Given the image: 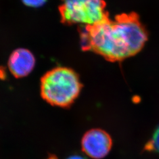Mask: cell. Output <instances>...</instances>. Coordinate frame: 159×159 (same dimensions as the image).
Instances as JSON below:
<instances>
[{"label":"cell","instance_id":"cell-7","mask_svg":"<svg viewBox=\"0 0 159 159\" xmlns=\"http://www.w3.org/2000/svg\"><path fill=\"white\" fill-rule=\"evenodd\" d=\"M23 4L27 7L37 8L43 6L47 0H21Z\"/></svg>","mask_w":159,"mask_h":159},{"label":"cell","instance_id":"cell-2","mask_svg":"<svg viewBox=\"0 0 159 159\" xmlns=\"http://www.w3.org/2000/svg\"><path fill=\"white\" fill-rule=\"evenodd\" d=\"M82 85L79 77L73 70L54 68L47 73L41 81L43 98L52 105L67 107L79 96Z\"/></svg>","mask_w":159,"mask_h":159},{"label":"cell","instance_id":"cell-1","mask_svg":"<svg viewBox=\"0 0 159 159\" xmlns=\"http://www.w3.org/2000/svg\"><path fill=\"white\" fill-rule=\"evenodd\" d=\"M81 48L110 61H120L137 54L148 34L135 13L122 14L93 25H80Z\"/></svg>","mask_w":159,"mask_h":159},{"label":"cell","instance_id":"cell-4","mask_svg":"<svg viewBox=\"0 0 159 159\" xmlns=\"http://www.w3.org/2000/svg\"><path fill=\"white\" fill-rule=\"evenodd\" d=\"M112 144V139L108 133L98 129L88 131L81 141L83 152L94 159L105 157L110 152Z\"/></svg>","mask_w":159,"mask_h":159},{"label":"cell","instance_id":"cell-8","mask_svg":"<svg viewBox=\"0 0 159 159\" xmlns=\"http://www.w3.org/2000/svg\"><path fill=\"white\" fill-rule=\"evenodd\" d=\"M67 159H85L84 157L79 156V155H73L70 156V157H68Z\"/></svg>","mask_w":159,"mask_h":159},{"label":"cell","instance_id":"cell-3","mask_svg":"<svg viewBox=\"0 0 159 159\" xmlns=\"http://www.w3.org/2000/svg\"><path fill=\"white\" fill-rule=\"evenodd\" d=\"M58 10L63 24L93 25L107 19L105 0H61Z\"/></svg>","mask_w":159,"mask_h":159},{"label":"cell","instance_id":"cell-6","mask_svg":"<svg viewBox=\"0 0 159 159\" xmlns=\"http://www.w3.org/2000/svg\"><path fill=\"white\" fill-rule=\"evenodd\" d=\"M144 150L149 152L159 154V125L155 129L151 139L146 143Z\"/></svg>","mask_w":159,"mask_h":159},{"label":"cell","instance_id":"cell-5","mask_svg":"<svg viewBox=\"0 0 159 159\" xmlns=\"http://www.w3.org/2000/svg\"><path fill=\"white\" fill-rule=\"evenodd\" d=\"M35 60L31 52L24 48L13 51L8 60V68L15 77L20 78L30 74L33 70Z\"/></svg>","mask_w":159,"mask_h":159}]
</instances>
